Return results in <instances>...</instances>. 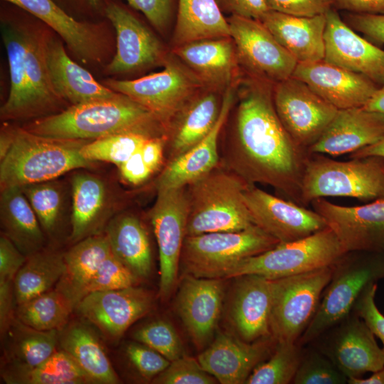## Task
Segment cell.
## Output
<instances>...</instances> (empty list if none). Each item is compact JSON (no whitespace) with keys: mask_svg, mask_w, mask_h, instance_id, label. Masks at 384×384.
Masks as SVG:
<instances>
[{"mask_svg":"<svg viewBox=\"0 0 384 384\" xmlns=\"http://www.w3.org/2000/svg\"><path fill=\"white\" fill-rule=\"evenodd\" d=\"M230 37L217 0H178L173 36L175 46L208 38Z\"/></svg>","mask_w":384,"mask_h":384,"instance_id":"35","label":"cell"},{"mask_svg":"<svg viewBox=\"0 0 384 384\" xmlns=\"http://www.w3.org/2000/svg\"><path fill=\"white\" fill-rule=\"evenodd\" d=\"M87 140L50 138L15 129L13 142L1 159V190L54 180L73 169L93 164L84 159L81 147Z\"/></svg>","mask_w":384,"mask_h":384,"instance_id":"4","label":"cell"},{"mask_svg":"<svg viewBox=\"0 0 384 384\" xmlns=\"http://www.w3.org/2000/svg\"><path fill=\"white\" fill-rule=\"evenodd\" d=\"M348 384H384V368L373 372L372 375L367 378H349Z\"/></svg>","mask_w":384,"mask_h":384,"instance_id":"63","label":"cell"},{"mask_svg":"<svg viewBox=\"0 0 384 384\" xmlns=\"http://www.w3.org/2000/svg\"><path fill=\"white\" fill-rule=\"evenodd\" d=\"M270 10L303 17L326 14L334 9V0H266Z\"/></svg>","mask_w":384,"mask_h":384,"instance_id":"52","label":"cell"},{"mask_svg":"<svg viewBox=\"0 0 384 384\" xmlns=\"http://www.w3.org/2000/svg\"><path fill=\"white\" fill-rule=\"evenodd\" d=\"M49 76L57 95L71 105L114 97L117 92L98 82L89 71L73 61L63 43L50 35L46 41Z\"/></svg>","mask_w":384,"mask_h":384,"instance_id":"27","label":"cell"},{"mask_svg":"<svg viewBox=\"0 0 384 384\" xmlns=\"http://www.w3.org/2000/svg\"><path fill=\"white\" fill-rule=\"evenodd\" d=\"M126 353L140 375L148 379L157 376L171 363L164 356L143 343L128 345Z\"/></svg>","mask_w":384,"mask_h":384,"instance_id":"50","label":"cell"},{"mask_svg":"<svg viewBox=\"0 0 384 384\" xmlns=\"http://www.w3.org/2000/svg\"><path fill=\"white\" fill-rule=\"evenodd\" d=\"M111 253L106 235H92L77 242L64 254L65 268L55 289L76 306L95 272Z\"/></svg>","mask_w":384,"mask_h":384,"instance_id":"33","label":"cell"},{"mask_svg":"<svg viewBox=\"0 0 384 384\" xmlns=\"http://www.w3.org/2000/svg\"><path fill=\"white\" fill-rule=\"evenodd\" d=\"M311 203L345 252H384V198L358 206H339L324 198L314 199Z\"/></svg>","mask_w":384,"mask_h":384,"instance_id":"15","label":"cell"},{"mask_svg":"<svg viewBox=\"0 0 384 384\" xmlns=\"http://www.w3.org/2000/svg\"><path fill=\"white\" fill-rule=\"evenodd\" d=\"M174 53L203 82L226 86L236 73L238 59L230 37L186 43L176 46Z\"/></svg>","mask_w":384,"mask_h":384,"instance_id":"30","label":"cell"},{"mask_svg":"<svg viewBox=\"0 0 384 384\" xmlns=\"http://www.w3.org/2000/svg\"><path fill=\"white\" fill-rule=\"evenodd\" d=\"M216 379L202 367L198 361L183 355L171 361L169 366L156 376L157 384H213Z\"/></svg>","mask_w":384,"mask_h":384,"instance_id":"49","label":"cell"},{"mask_svg":"<svg viewBox=\"0 0 384 384\" xmlns=\"http://www.w3.org/2000/svg\"><path fill=\"white\" fill-rule=\"evenodd\" d=\"M227 21L238 59L254 78L274 85L292 76L297 61L261 21L234 15Z\"/></svg>","mask_w":384,"mask_h":384,"instance_id":"13","label":"cell"},{"mask_svg":"<svg viewBox=\"0 0 384 384\" xmlns=\"http://www.w3.org/2000/svg\"><path fill=\"white\" fill-rule=\"evenodd\" d=\"M343 19L354 31L375 42L384 43V14L348 12Z\"/></svg>","mask_w":384,"mask_h":384,"instance_id":"54","label":"cell"},{"mask_svg":"<svg viewBox=\"0 0 384 384\" xmlns=\"http://www.w3.org/2000/svg\"><path fill=\"white\" fill-rule=\"evenodd\" d=\"M260 21L297 63L324 59L326 14L303 17L270 10Z\"/></svg>","mask_w":384,"mask_h":384,"instance_id":"28","label":"cell"},{"mask_svg":"<svg viewBox=\"0 0 384 384\" xmlns=\"http://www.w3.org/2000/svg\"><path fill=\"white\" fill-rule=\"evenodd\" d=\"M58 332L61 348L94 383L115 384L119 380L97 336L87 326L74 324Z\"/></svg>","mask_w":384,"mask_h":384,"instance_id":"38","label":"cell"},{"mask_svg":"<svg viewBox=\"0 0 384 384\" xmlns=\"http://www.w3.org/2000/svg\"><path fill=\"white\" fill-rule=\"evenodd\" d=\"M26 29V65L32 115L44 117L65 101L55 92L49 76L46 54L48 32L31 26Z\"/></svg>","mask_w":384,"mask_h":384,"instance_id":"37","label":"cell"},{"mask_svg":"<svg viewBox=\"0 0 384 384\" xmlns=\"http://www.w3.org/2000/svg\"><path fill=\"white\" fill-rule=\"evenodd\" d=\"M326 18L324 60L384 85V50L357 34L335 9Z\"/></svg>","mask_w":384,"mask_h":384,"instance_id":"19","label":"cell"},{"mask_svg":"<svg viewBox=\"0 0 384 384\" xmlns=\"http://www.w3.org/2000/svg\"><path fill=\"white\" fill-rule=\"evenodd\" d=\"M231 15L260 21L270 11L266 0H217Z\"/></svg>","mask_w":384,"mask_h":384,"instance_id":"56","label":"cell"},{"mask_svg":"<svg viewBox=\"0 0 384 384\" xmlns=\"http://www.w3.org/2000/svg\"><path fill=\"white\" fill-rule=\"evenodd\" d=\"M65 268L64 255L41 250L27 257L14 279V297L18 305L45 293L58 283Z\"/></svg>","mask_w":384,"mask_h":384,"instance_id":"39","label":"cell"},{"mask_svg":"<svg viewBox=\"0 0 384 384\" xmlns=\"http://www.w3.org/2000/svg\"><path fill=\"white\" fill-rule=\"evenodd\" d=\"M26 25L9 22L1 24L10 75L9 95L0 109L4 120L33 117L26 65Z\"/></svg>","mask_w":384,"mask_h":384,"instance_id":"31","label":"cell"},{"mask_svg":"<svg viewBox=\"0 0 384 384\" xmlns=\"http://www.w3.org/2000/svg\"><path fill=\"white\" fill-rule=\"evenodd\" d=\"M302 351L303 346L297 342H277L268 359L254 368L245 383H292L302 358Z\"/></svg>","mask_w":384,"mask_h":384,"instance_id":"43","label":"cell"},{"mask_svg":"<svg viewBox=\"0 0 384 384\" xmlns=\"http://www.w3.org/2000/svg\"><path fill=\"white\" fill-rule=\"evenodd\" d=\"M333 267L273 279L270 332L277 342H297L318 309Z\"/></svg>","mask_w":384,"mask_h":384,"instance_id":"9","label":"cell"},{"mask_svg":"<svg viewBox=\"0 0 384 384\" xmlns=\"http://www.w3.org/2000/svg\"><path fill=\"white\" fill-rule=\"evenodd\" d=\"M377 287V283L368 284L358 297L352 311L366 322L375 336L380 339L384 353V315L378 310L375 302Z\"/></svg>","mask_w":384,"mask_h":384,"instance_id":"51","label":"cell"},{"mask_svg":"<svg viewBox=\"0 0 384 384\" xmlns=\"http://www.w3.org/2000/svg\"><path fill=\"white\" fill-rule=\"evenodd\" d=\"M72 213L70 240L78 242L97 228L108 205L103 181L92 174H75L71 181Z\"/></svg>","mask_w":384,"mask_h":384,"instance_id":"36","label":"cell"},{"mask_svg":"<svg viewBox=\"0 0 384 384\" xmlns=\"http://www.w3.org/2000/svg\"><path fill=\"white\" fill-rule=\"evenodd\" d=\"M215 93L195 95L178 112L166 134L164 154L167 163L200 142L213 129L221 110Z\"/></svg>","mask_w":384,"mask_h":384,"instance_id":"29","label":"cell"},{"mask_svg":"<svg viewBox=\"0 0 384 384\" xmlns=\"http://www.w3.org/2000/svg\"><path fill=\"white\" fill-rule=\"evenodd\" d=\"M334 9L350 13L384 14V0H334Z\"/></svg>","mask_w":384,"mask_h":384,"instance_id":"60","label":"cell"},{"mask_svg":"<svg viewBox=\"0 0 384 384\" xmlns=\"http://www.w3.org/2000/svg\"><path fill=\"white\" fill-rule=\"evenodd\" d=\"M344 253L334 232L326 227L305 238L279 243L243 260L225 279L257 274L276 279L331 266Z\"/></svg>","mask_w":384,"mask_h":384,"instance_id":"8","label":"cell"},{"mask_svg":"<svg viewBox=\"0 0 384 384\" xmlns=\"http://www.w3.org/2000/svg\"><path fill=\"white\" fill-rule=\"evenodd\" d=\"M379 156L384 158V137L377 142L350 154V158Z\"/></svg>","mask_w":384,"mask_h":384,"instance_id":"61","label":"cell"},{"mask_svg":"<svg viewBox=\"0 0 384 384\" xmlns=\"http://www.w3.org/2000/svg\"><path fill=\"white\" fill-rule=\"evenodd\" d=\"M292 77L338 110L364 107L380 87L367 77L324 59L298 63Z\"/></svg>","mask_w":384,"mask_h":384,"instance_id":"21","label":"cell"},{"mask_svg":"<svg viewBox=\"0 0 384 384\" xmlns=\"http://www.w3.org/2000/svg\"><path fill=\"white\" fill-rule=\"evenodd\" d=\"M348 378L311 343L303 346L294 384H345Z\"/></svg>","mask_w":384,"mask_h":384,"instance_id":"46","label":"cell"},{"mask_svg":"<svg viewBox=\"0 0 384 384\" xmlns=\"http://www.w3.org/2000/svg\"><path fill=\"white\" fill-rule=\"evenodd\" d=\"M149 211L159 252V295L171 294L177 282L182 247L186 238L188 201L185 187L159 190Z\"/></svg>","mask_w":384,"mask_h":384,"instance_id":"14","label":"cell"},{"mask_svg":"<svg viewBox=\"0 0 384 384\" xmlns=\"http://www.w3.org/2000/svg\"><path fill=\"white\" fill-rule=\"evenodd\" d=\"M148 291L133 287L91 292L76 304L79 314L110 337L121 336L151 309Z\"/></svg>","mask_w":384,"mask_h":384,"instance_id":"20","label":"cell"},{"mask_svg":"<svg viewBox=\"0 0 384 384\" xmlns=\"http://www.w3.org/2000/svg\"><path fill=\"white\" fill-rule=\"evenodd\" d=\"M133 336L170 361L184 355L181 338L175 328L168 321L157 320L150 322L137 330Z\"/></svg>","mask_w":384,"mask_h":384,"instance_id":"47","label":"cell"},{"mask_svg":"<svg viewBox=\"0 0 384 384\" xmlns=\"http://www.w3.org/2000/svg\"><path fill=\"white\" fill-rule=\"evenodd\" d=\"M243 198L254 224L279 243L305 238L327 227L314 210L273 196L255 185L245 189Z\"/></svg>","mask_w":384,"mask_h":384,"instance_id":"16","label":"cell"},{"mask_svg":"<svg viewBox=\"0 0 384 384\" xmlns=\"http://www.w3.org/2000/svg\"><path fill=\"white\" fill-rule=\"evenodd\" d=\"M249 185L220 161L188 184L186 236L237 232L255 225L243 198Z\"/></svg>","mask_w":384,"mask_h":384,"instance_id":"3","label":"cell"},{"mask_svg":"<svg viewBox=\"0 0 384 384\" xmlns=\"http://www.w3.org/2000/svg\"><path fill=\"white\" fill-rule=\"evenodd\" d=\"M0 219L2 234L25 256L28 257L43 249V230L19 186L1 190Z\"/></svg>","mask_w":384,"mask_h":384,"instance_id":"32","label":"cell"},{"mask_svg":"<svg viewBox=\"0 0 384 384\" xmlns=\"http://www.w3.org/2000/svg\"><path fill=\"white\" fill-rule=\"evenodd\" d=\"M112 253L137 278L151 269V251L147 233L135 215L122 213L113 218L106 229Z\"/></svg>","mask_w":384,"mask_h":384,"instance_id":"34","label":"cell"},{"mask_svg":"<svg viewBox=\"0 0 384 384\" xmlns=\"http://www.w3.org/2000/svg\"><path fill=\"white\" fill-rule=\"evenodd\" d=\"M137 279L123 263L111 253L102 262L90 279L84 291L83 297L94 292L133 287Z\"/></svg>","mask_w":384,"mask_h":384,"instance_id":"48","label":"cell"},{"mask_svg":"<svg viewBox=\"0 0 384 384\" xmlns=\"http://www.w3.org/2000/svg\"><path fill=\"white\" fill-rule=\"evenodd\" d=\"M68 14L75 18L104 14L105 0H53ZM77 19V18H76Z\"/></svg>","mask_w":384,"mask_h":384,"instance_id":"58","label":"cell"},{"mask_svg":"<svg viewBox=\"0 0 384 384\" xmlns=\"http://www.w3.org/2000/svg\"><path fill=\"white\" fill-rule=\"evenodd\" d=\"M237 278L230 314L239 337L250 343L272 337L273 279L257 274Z\"/></svg>","mask_w":384,"mask_h":384,"instance_id":"26","label":"cell"},{"mask_svg":"<svg viewBox=\"0 0 384 384\" xmlns=\"http://www.w3.org/2000/svg\"><path fill=\"white\" fill-rule=\"evenodd\" d=\"M348 378L384 368V353L366 322L353 311L311 342Z\"/></svg>","mask_w":384,"mask_h":384,"instance_id":"12","label":"cell"},{"mask_svg":"<svg viewBox=\"0 0 384 384\" xmlns=\"http://www.w3.org/2000/svg\"><path fill=\"white\" fill-rule=\"evenodd\" d=\"M279 242L253 225L237 232L186 236L181 261L187 274L201 278H224L243 260L267 251Z\"/></svg>","mask_w":384,"mask_h":384,"instance_id":"7","label":"cell"},{"mask_svg":"<svg viewBox=\"0 0 384 384\" xmlns=\"http://www.w3.org/2000/svg\"><path fill=\"white\" fill-rule=\"evenodd\" d=\"M74 303L63 293L49 290L18 305L17 319L37 330L62 329L67 323Z\"/></svg>","mask_w":384,"mask_h":384,"instance_id":"42","label":"cell"},{"mask_svg":"<svg viewBox=\"0 0 384 384\" xmlns=\"http://www.w3.org/2000/svg\"><path fill=\"white\" fill-rule=\"evenodd\" d=\"M349 197L362 201L384 198V158L366 156L339 161L310 153L301 189V206L319 198Z\"/></svg>","mask_w":384,"mask_h":384,"instance_id":"6","label":"cell"},{"mask_svg":"<svg viewBox=\"0 0 384 384\" xmlns=\"http://www.w3.org/2000/svg\"><path fill=\"white\" fill-rule=\"evenodd\" d=\"M24 129L50 138L87 141L120 133L150 137H166V133L151 111L119 92L111 98L70 105L35 119Z\"/></svg>","mask_w":384,"mask_h":384,"instance_id":"2","label":"cell"},{"mask_svg":"<svg viewBox=\"0 0 384 384\" xmlns=\"http://www.w3.org/2000/svg\"><path fill=\"white\" fill-rule=\"evenodd\" d=\"M223 284L219 278L186 274L177 295L178 313L199 348L212 339L222 308Z\"/></svg>","mask_w":384,"mask_h":384,"instance_id":"23","label":"cell"},{"mask_svg":"<svg viewBox=\"0 0 384 384\" xmlns=\"http://www.w3.org/2000/svg\"><path fill=\"white\" fill-rule=\"evenodd\" d=\"M166 137H150L141 148L144 162L154 172L162 165L164 159Z\"/></svg>","mask_w":384,"mask_h":384,"instance_id":"59","label":"cell"},{"mask_svg":"<svg viewBox=\"0 0 384 384\" xmlns=\"http://www.w3.org/2000/svg\"><path fill=\"white\" fill-rule=\"evenodd\" d=\"M104 15L112 24L117 38L116 53L105 67L107 73H128L162 59L163 46L159 40L127 9L105 0Z\"/></svg>","mask_w":384,"mask_h":384,"instance_id":"18","label":"cell"},{"mask_svg":"<svg viewBox=\"0 0 384 384\" xmlns=\"http://www.w3.org/2000/svg\"><path fill=\"white\" fill-rule=\"evenodd\" d=\"M39 19L66 43L74 55L84 63L103 61L108 43L105 25L76 19L53 0H3Z\"/></svg>","mask_w":384,"mask_h":384,"instance_id":"17","label":"cell"},{"mask_svg":"<svg viewBox=\"0 0 384 384\" xmlns=\"http://www.w3.org/2000/svg\"><path fill=\"white\" fill-rule=\"evenodd\" d=\"M150 137L137 133H120L88 141L80 149L90 162L105 161L117 166L139 151Z\"/></svg>","mask_w":384,"mask_h":384,"instance_id":"45","label":"cell"},{"mask_svg":"<svg viewBox=\"0 0 384 384\" xmlns=\"http://www.w3.org/2000/svg\"><path fill=\"white\" fill-rule=\"evenodd\" d=\"M363 107L384 114V85L377 89Z\"/></svg>","mask_w":384,"mask_h":384,"instance_id":"62","label":"cell"},{"mask_svg":"<svg viewBox=\"0 0 384 384\" xmlns=\"http://www.w3.org/2000/svg\"><path fill=\"white\" fill-rule=\"evenodd\" d=\"M316 312L297 343L306 346L353 310L364 289L384 279V252H345L333 265Z\"/></svg>","mask_w":384,"mask_h":384,"instance_id":"5","label":"cell"},{"mask_svg":"<svg viewBox=\"0 0 384 384\" xmlns=\"http://www.w3.org/2000/svg\"><path fill=\"white\" fill-rule=\"evenodd\" d=\"M240 97L233 137L220 161L250 185L266 184L301 205L303 176L310 153L282 124L272 84L254 78Z\"/></svg>","mask_w":384,"mask_h":384,"instance_id":"1","label":"cell"},{"mask_svg":"<svg viewBox=\"0 0 384 384\" xmlns=\"http://www.w3.org/2000/svg\"><path fill=\"white\" fill-rule=\"evenodd\" d=\"M15 129H4L1 133V147L0 157L1 159L4 157L9 151L14 137Z\"/></svg>","mask_w":384,"mask_h":384,"instance_id":"64","label":"cell"},{"mask_svg":"<svg viewBox=\"0 0 384 384\" xmlns=\"http://www.w3.org/2000/svg\"><path fill=\"white\" fill-rule=\"evenodd\" d=\"M28 199L43 232L54 233L61 218L64 194L61 185L54 180L20 186Z\"/></svg>","mask_w":384,"mask_h":384,"instance_id":"44","label":"cell"},{"mask_svg":"<svg viewBox=\"0 0 384 384\" xmlns=\"http://www.w3.org/2000/svg\"><path fill=\"white\" fill-rule=\"evenodd\" d=\"M27 257L4 235L0 238V282H14Z\"/></svg>","mask_w":384,"mask_h":384,"instance_id":"53","label":"cell"},{"mask_svg":"<svg viewBox=\"0 0 384 384\" xmlns=\"http://www.w3.org/2000/svg\"><path fill=\"white\" fill-rule=\"evenodd\" d=\"M8 383L82 384L94 383L75 361L63 349L37 366L31 368L13 367L3 375Z\"/></svg>","mask_w":384,"mask_h":384,"instance_id":"40","label":"cell"},{"mask_svg":"<svg viewBox=\"0 0 384 384\" xmlns=\"http://www.w3.org/2000/svg\"><path fill=\"white\" fill-rule=\"evenodd\" d=\"M118 167L122 178L132 185L144 182L154 173L144 162L141 149Z\"/></svg>","mask_w":384,"mask_h":384,"instance_id":"57","label":"cell"},{"mask_svg":"<svg viewBox=\"0 0 384 384\" xmlns=\"http://www.w3.org/2000/svg\"><path fill=\"white\" fill-rule=\"evenodd\" d=\"M276 343L272 337L250 343L220 333L198 361L222 384L245 383L254 368L272 354Z\"/></svg>","mask_w":384,"mask_h":384,"instance_id":"22","label":"cell"},{"mask_svg":"<svg viewBox=\"0 0 384 384\" xmlns=\"http://www.w3.org/2000/svg\"><path fill=\"white\" fill-rule=\"evenodd\" d=\"M272 96L284 127L306 150L319 140L338 110L292 76L274 84Z\"/></svg>","mask_w":384,"mask_h":384,"instance_id":"11","label":"cell"},{"mask_svg":"<svg viewBox=\"0 0 384 384\" xmlns=\"http://www.w3.org/2000/svg\"><path fill=\"white\" fill-rule=\"evenodd\" d=\"M9 326L11 330L8 354L14 368H33L56 351L58 330H37L17 319H12Z\"/></svg>","mask_w":384,"mask_h":384,"instance_id":"41","label":"cell"},{"mask_svg":"<svg viewBox=\"0 0 384 384\" xmlns=\"http://www.w3.org/2000/svg\"><path fill=\"white\" fill-rule=\"evenodd\" d=\"M235 98V89L228 87L222 98L218 119L213 129L196 146L166 164L156 180V191L186 187L219 164L220 135Z\"/></svg>","mask_w":384,"mask_h":384,"instance_id":"24","label":"cell"},{"mask_svg":"<svg viewBox=\"0 0 384 384\" xmlns=\"http://www.w3.org/2000/svg\"><path fill=\"white\" fill-rule=\"evenodd\" d=\"M134 9L141 11L157 30L164 31L170 20L172 0H126Z\"/></svg>","mask_w":384,"mask_h":384,"instance_id":"55","label":"cell"},{"mask_svg":"<svg viewBox=\"0 0 384 384\" xmlns=\"http://www.w3.org/2000/svg\"><path fill=\"white\" fill-rule=\"evenodd\" d=\"M105 85L151 111L166 130L184 105L196 95L203 82L190 69L168 59L159 72L134 80L108 79Z\"/></svg>","mask_w":384,"mask_h":384,"instance_id":"10","label":"cell"},{"mask_svg":"<svg viewBox=\"0 0 384 384\" xmlns=\"http://www.w3.org/2000/svg\"><path fill=\"white\" fill-rule=\"evenodd\" d=\"M383 137V114L363 107L342 109L308 151L334 156L351 154Z\"/></svg>","mask_w":384,"mask_h":384,"instance_id":"25","label":"cell"}]
</instances>
